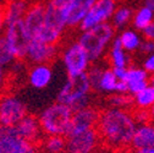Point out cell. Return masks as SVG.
<instances>
[{"instance_id": "obj_14", "label": "cell", "mask_w": 154, "mask_h": 153, "mask_svg": "<svg viewBox=\"0 0 154 153\" xmlns=\"http://www.w3.org/2000/svg\"><path fill=\"white\" fill-rule=\"evenodd\" d=\"M4 37L6 38V41L11 45L17 60L25 61L26 50H27V45L29 43V38L26 33V30L23 26V20L17 21V22L6 23V27L4 31Z\"/></svg>"}, {"instance_id": "obj_31", "label": "cell", "mask_w": 154, "mask_h": 153, "mask_svg": "<svg viewBox=\"0 0 154 153\" xmlns=\"http://www.w3.org/2000/svg\"><path fill=\"white\" fill-rule=\"evenodd\" d=\"M141 66L149 73L153 75L154 73V53L143 56V59L141 61Z\"/></svg>"}, {"instance_id": "obj_38", "label": "cell", "mask_w": 154, "mask_h": 153, "mask_svg": "<svg viewBox=\"0 0 154 153\" xmlns=\"http://www.w3.org/2000/svg\"><path fill=\"white\" fill-rule=\"evenodd\" d=\"M149 111H150V117H152V121L154 123V105L152 107V109H150Z\"/></svg>"}, {"instance_id": "obj_32", "label": "cell", "mask_w": 154, "mask_h": 153, "mask_svg": "<svg viewBox=\"0 0 154 153\" xmlns=\"http://www.w3.org/2000/svg\"><path fill=\"white\" fill-rule=\"evenodd\" d=\"M153 53H154V41H147V39H143L138 54L146 56V55H149V54H153Z\"/></svg>"}, {"instance_id": "obj_13", "label": "cell", "mask_w": 154, "mask_h": 153, "mask_svg": "<svg viewBox=\"0 0 154 153\" xmlns=\"http://www.w3.org/2000/svg\"><path fill=\"white\" fill-rule=\"evenodd\" d=\"M57 56H60V45L49 44L41 39H32L27 45L25 61L29 65L50 64Z\"/></svg>"}, {"instance_id": "obj_37", "label": "cell", "mask_w": 154, "mask_h": 153, "mask_svg": "<svg viewBox=\"0 0 154 153\" xmlns=\"http://www.w3.org/2000/svg\"><path fill=\"white\" fill-rule=\"evenodd\" d=\"M132 153H154V147L153 148H143V149H136Z\"/></svg>"}, {"instance_id": "obj_1", "label": "cell", "mask_w": 154, "mask_h": 153, "mask_svg": "<svg viewBox=\"0 0 154 153\" xmlns=\"http://www.w3.org/2000/svg\"><path fill=\"white\" fill-rule=\"evenodd\" d=\"M138 124L133 109H118L106 107L100 110L97 130L102 143L115 151L131 148V142Z\"/></svg>"}, {"instance_id": "obj_24", "label": "cell", "mask_w": 154, "mask_h": 153, "mask_svg": "<svg viewBox=\"0 0 154 153\" xmlns=\"http://www.w3.org/2000/svg\"><path fill=\"white\" fill-rule=\"evenodd\" d=\"M29 2H8L4 4V14L6 23L22 21L27 12Z\"/></svg>"}, {"instance_id": "obj_33", "label": "cell", "mask_w": 154, "mask_h": 153, "mask_svg": "<svg viewBox=\"0 0 154 153\" xmlns=\"http://www.w3.org/2000/svg\"><path fill=\"white\" fill-rule=\"evenodd\" d=\"M141 33H142L143 39H147V41H154V22L150 23L149 26H147Z\"/></svg>"}, {"instance_id": "obj_30", "label": "cell", "mask_w": 154, "mask_h": 153, "mask_svg": "<svg viewBox=\"0 0 154 153\" xmlns=\"http://www.w3.org/2000/svg\"><path fill=\"white\" fill-rule=\"evenodd\" d=\"M133 115L136 119L137 124H147L152 121V117H150V111L146 110V109H133Z\"/></svg>"}, {"instance_id": "obj_17", "label": "cell", "mask_w": 154, "mask_h": 153, "mask_svg": "<svg viewBox=\"0 0 154 153\" xmlns=\"http://www.w3.org/2000/svg\"><path fill=\"white\" fill-rule=\"evenodd\" d=\"M15 130L21 137H23L25 140H27L29 142L37 143V145H39L44 137L39 119L35 115H32V114H27V115L15 126Z\"/></svg>"}, {"instance_id": "obj_6", "label": "cell", "mask_w": 154, "mask_h": 153, "mask_svg": "<svg viewBox=\"0 0 154 153\" xmlns=\"http://www.w3.org/2000/svg\"><path fill=\"white\" fill-rule=\"evenodd\" d=\"M60 60L67 76H80L87 73L92 60L82 44L76 39H70L60 47Z\"/></svg>"}, {"instance_id": "obj_35", "label": "cell", "mask_w": 154, "mask_h": 153, "mask_svg": "<svg viewBox=\"0 0 154 153\" xmlns=\"http://www.w3.org/2000/svg\"><path fill=\"white\" fill-rule=\"evenodd\" d=\"M8 82V72H6V69L0 66V94L3 93V89L5 87Z\"/></svg>"}, {"instance_id": "obj_40", "label": "cell", "mask_w": 154, "mask_h": 153, "mask_svg": "<svg viewBox=\"0 0 154 153\" xmlns=\"http://www.w3.org/2000/svg\"><path fill=\"white\" fill-rule=\"evenodd\" d=\"M3 130H4V125H3V123H2V119H0V135H2Z\"/></svg>"}, {"instance_id": "obj_21", "label": "cell", "mask_w": 154, "mask_h": 153, "mask_svg": "<svg viewBox=\"0 0 154 153\" xmlns=\"http://www.w3.org/2000/svg\"><path fill=\"white\" fill-rule=\"evenodd\" d=\"M154 147V123L141 124L137 126L134 135L131 142V148L133 151L143 149V148H153Z\"/></svg>"}, {"instance_id": "obj_27", "label": "cell", "mask_w": 154, "mask_h": 153, "mask_svg": "<svg viewBox=\"0 0 154 153\" xmlns=\"http://www.w3.org/2000/svg\"><path fill=\"white\" fill-rule=\"evenodd\" d=\"M154 105V85H148L140 93L133 95V109L150 110Z\"/></svg>"}, {"instance_id": "obj_29", "label": "cell", "mask_w": 154, "mask_h": 153, "mask_svg": "<svg viewBox=\"0 0 154 153\" xmlns=\"http://www.w3.org/2000/svg\"><path fill=\"white\" fill-rule=\"evenodd\" d=\"M108 107L118 109H133V97L124 93H114L106 98Z\"/></svg>"}, {"instance_id": "obj_41", "label": "cell", "mask_w": 154, "mask_h": 153, "mask_svg": "<svg viewBox=\"0 0 154 153\" xmlns=\"http://www.w3.org/2000/svg\"><path fill=\"white\" fill-rule=\"evenodd\" d=\"M5 3H8V2H29V0H4Z\"/></svg>"}, {"instance_id": "obj_16", "label": "cell", "mask_w": 154, "mask_h": 153, "mask_svg": "<svg viewBox=\"0 0 154 153\" xmlns=\"http://www.w3.org/2000/svg\"><path fill=\"white\" fill-rule=\"evenodd\" d=\"M100 117V110L95 105H89L77 111H73L71 127L69 132L85 131L89 129H97Z\"/></svg>"}, {"instance_id": "obj_39", "label": "cell", "mask_w": 154, "mask_h": 153, "mask_svg": "<svg viewBox=\"0 0 154 153\" xmlns=\"http://www.w3.org/2000/svg\"><path fill=\"white\" fill-rule=\"evenodd\" d=\"M149 83L150 85H154V73L153 75H149Z\"/></svg>"}, {"instance_id": "obj_22", "label": "cell", "mask_w": 154, "mask_h": 153, "mask_svg": "<svg viewBox=\"0 0 154 153\" xmlns=\"http://www.w3.org/2000/svg\"><path fill=\"white\" fill-rule=\"evenodd\" d=\"M116 37L120 44L122 45V48L131 55L140 52L141 44L143 42V37L140 31L134 30L133 27H128V28L120 31Z\"/></svg>"}, {"instance_id": "obj_42", "label": "cell", "mask_w": 154, "mask_h": 153, "mask_svg": "<svg viewBox=\"0 0 154 153\" xmlns=\"http://www.w3.org/2000/svg\"><path fill=\"white\" fill-rule=\"evenodd\" d=\"M112 2H115V3H122V2H125V0H112Z\"/></svg>"}, {"instance_id": "obj_28", "label": "cell", "mask_w": 154, "mask_h": 153, "mask_svg": "<svg viewBox=\"0 0 154 153\" xmlns=\"http://www.w3.org/2000/svg\"><path fill=\"white\" fill-rule=\"evenodd\" d=\"M18 61L20 60H17L11 45L6 41V38L4 36L0 37V66L8 70L15 66Z\"/></svg>"}, {"instance_id": "obj_9", "label": "cell", "mask_w": 154, "mask_h": 153, "mask_svg": "<svg viewBox=\"0 0 154 153\" xmlns=\"http://www.w3.org/2000/svg\"><path fill=\"white\" fill-rule=\"evenodd\" d=\"M66 153H97L102 140L97 129L69 132L66 135Z\"/></svg>"}, {"instance_id": "obj_10", "label": "cell", "mask_w": 154, "mask_h": 153, "mask_svg": "<svg viewBox=\"0 0 154 153\" xmlns=\"http://www.w3.org/2000/svg\"><path fill=\"white\" fill-rule=\"evenodd\" d=\"M0 153H42L39 145L29 142L16 132L15 127H4L0 135Z\"/></svg>"}, {"instance_id": "obj_15", "label": "cell", "mask_w": 154, "mask_h": 153, "mask_svg": "<svg viewBox=\"0 0 154 153\" xmlns=\"http://www.w3.org/2000/svg\"><path fill=\"white\" fill-rule=\"evenodd\" d=\"M120 81H124L127 86V93L136 95L149 85V73L141 65H131L124 70Z\"/></svg>"}, {"instance_id": "obj_3", "label": "cell", "mask_w": 154, "mask_h": 153, "mask_svg": "<svg viewBox=\"0 0 154 153\" xmlns=\"http://www.w3.org/2000/svg\"><path fill=\"white\" fill-rule=\"evenodd\" d=\"M116 36V30L109 22L87 31H80L77 41L88 53L92 64H95L105 60L109 48Z\"/></svg>"}, {"instance_id": "obj_34", "label": "cell", "mask_w": 154, "mask_h": 153, "mask_svg": "<svg viewBox=\"0 0 154 153\" xmlns=\"http://www.w3.org/2000/svg\"><path fill=\"white\" fill-rule=\"evenodd\" d=\"M6 27L5 14H4V4H0V37L4 36V31Z\"/></svg>"}, {"instance_id": "obj_20", "label": "cell", "mask_w": 154, "mask_h": 153, "mask_svg": "<svg viewBox=\"0 0 154 153\" xmlns=\"http://www.w3.org/2000/svg\"><path fill=\"white\" fill-rule=\"evenodd\" d=\"M98 0H71L69 11V30L80 28L83 18Z\"/></svg>"}, {"instance_id": "obj_11", "label": "cell", "mask_w": 154, "mask_h": 153, "mask_svg": "<svg viewBox=\"0 0 154 153\" xmlns=\"http://www.w3.org/2000/svg\"><path fill=\"white\" fill-rule=\"evenodd\" d=\"M45 0H31L27 12L23 17L26 33L32 39H39V36L45 23Z\"/></svg>"}, {"instance_id": "obj_12", "label": "cell", "mask_w": 154, "mask_h": 153, "mask_svg": "<svg viewBox=\"0 0 154 153\" xmlns=\"http://www.w3.org/2000/svg\"><path fill=\"white\" fill-rule=\"evenodd\" d=\"M118 5L119 4L112 2V0H98L83 18L79 30L87 31L104 23H109Z\"/></svg>"}, {"instance_id": "obj_36", "label": "cell", "mask_w": 154, "mask_h": 153, "mask_svg": "<svg viewBox=\"0 0 154 153\" xmlns=\"http://www.w3.org/2000/svg\"><path fill=\"white\" fill-rule=\"evenodd\" d=\"M141 4L147 6V8H149V9H152L154 11V0H142Z\"/></svg>"}, {"instance_id": "obj_7", "label": "cell", "mask_w": 154, "mask_h": 153, "mask_svg": "<svg viewBox=\"0 0 154 153\" xmlns=\"http://www.w3.org/2000/svg\"><path fill=\"white\" fill-rule=\"evenodd\" d=\"M87 76L92 85L93 92L104 94L106 97L114 93H119L120 80L118 79L114 69L110 67L106 63L102 61L92 64Z\"/></svg>"}, {"instance_id": "obj_5", "label": "cell", "mask_w": 154, "mask_h": 153, "mask_svg": "<svg viewBox=\"0 0 154 153\" xmlns=\"http://www.w3.org/2000/svg\"><path fill=\"white\" fill-rule=\"evenodd\" d=\"M72 117L73 111L70 107L54 102L39 113L38 119L44 136H66L71 127Z\"/></svg>"}, {"instance_id": "obj_25", "label": "cell", "mask_w": 154, "mask_h": 153, "mask_svg": "<svg viewBox=\"0 0 154 153\" xmlns=\"http://www.w3.org/2000/svg\"><path fill=\"white\" fill-rule=\"evenodd\" d=\"M154 22V11L144 5L141 4L137 9H134L133 18H132V27L134 30H137L142 32L147 26Z\"/></svg>"}, {"instance_id": "obj_26", "label": "cell", "mask_w": 154, "mask_h": 153, "mask_svg": "<svg viewBox=\"0 0 154 153\" xmlns=\"http://www.w3.org/2000/svg\"><path fill=\"white\" fill-rule=\"evenodd\" d=\"M66 136H44L39 143L42 153H64L66 152Z\"/></svg>"}, {"instance_id": "obj_8", "label": "cell", "mask_w": 154, "mask_h": 153, "mask_svg": "<svg viewBox=\"0 0 154 153\" xmlns=\"http://www.w3.org/2000/svg\"><path fill=\"white\" fill-rule=\"evenodd\" d=\"M28 114L25 102L14 93L0 94V119L4 127H15Z\"/></svg>"}, {"instance_id": "obj_18", "label": "cell", "mask_w": 154, "mask_h": 153, "mask_svg": "<svg viewBox=\"0 0 154 153\" xmlns=\"http://www.w3.org/2000/svg\"><path fill=\"white\" fill-rule=\"evenodd\" d=\"M54 77V71L50 64L31 65L27 70V82L34 89L47 88Z\"/></svg>"}, {"instance_id": "obj_4", "label": "cell", "mask_w": 154, "mask_h": 153, "mask_svg": "<svg viewBox=\"0 0 154 153\" xmlns=\"http://www.w3.org/2000/svg\"><path fill=\"white\" fill-rule=\"evenodd\" d=\"M92 85L87 73L67 76L65 83L57 92L56 102L66 104L72 111H77L92 105Z\"/></svg>"}, {"instance_id": "obj_23", "label": "cell", "mask_w": 154, "mask_h": 153, "mask_svg": "<svg viewBox=\"0 0 154 153\" xmlns=\"http://www.w3.org/2000/svg\"><path fill=\"white\" fill-rule=\"evenodd\" d=\"M133 14H134V9L132 6H130L125 3L119 4L112 15L110 23L112 25V27L115 30L120 32L125 28H128L130 25H132Z\"/></svg>"}, {"instance_id": "obj_2", "label": "cell", "mask_w": 154, "mask_h": 153, "mask_svg": "<svg viewBox=\"0 0 154 153\" xmlns=\"http://www.w3.org/2000/svg\"><path fill=\"white\" fill-rule=\"evenodd\" d=\"M71 0H45V23L39 39L60 45L69 30V11Z\"/></svg>"}, {"instance_id": "obj_43", "label": "cell", "mask_w": 154, "mask_h": 153, "mask_svg": "<svg viewBox=\"0 0 154 153\" xmlns=\"http://www.w3.org/2000/svg\"><path fill=\"white\" fill-rule=\"evenodd\" d=\"M64 153H66V152H64Z\"/></svg>"}, {"instance_id": "obj_19", "label": "cell", "mask_w": 154, "mask_h": 153, "mask_svg": "<svg viewBox=\"0 0 154 153\" xmlns=\"http://www.w3.org/2000/svg\"><path fill=\"white\" fill-rule=\"evenodd\" d=\"M106 64L112 69H127L132 65V55L127 53L120 44L118 37H115L106 54Z\"/></svg>"}]
</instances>
